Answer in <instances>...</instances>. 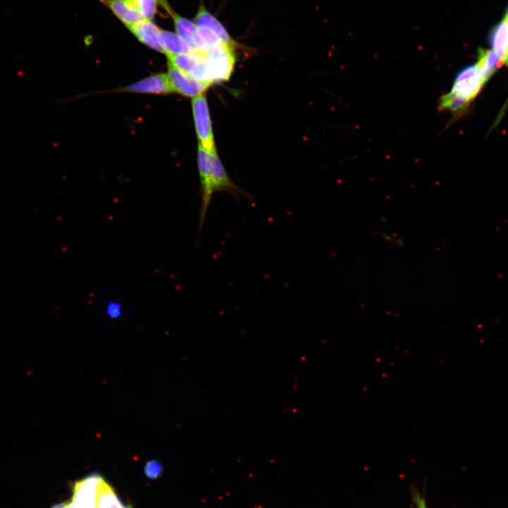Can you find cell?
Masks as SVG:
<instances>
[{
    "mask_svg": "<svg viewBox=\"0 0 508 508\" xmlns=\"http://www.w3.org/2000/svg\"><path fill=\"white\" fill-rule=\"evenodd\" d=\"M486 81L476 65L461 69L456 75L451 90L440 97L439 111L451 112L452 119L462 116Z\"/></svg>",
    "mask_w": 508,
    "mask_h": 508,
    "instance_id": "obj_1",
    "label": "cell"
},
{
    "mask_svg": "<svg viewBox=\"0 0 508 508\" xmlns=\"http://www.w3.org/2000/svg\"><path fill=\"white\" fill-rule=\"evenodd\" d=\"M168 63L177 67L191 78L209 84L213 83L207 56L201 52L168 54Z\"/></svg>",
    "mask_w": 508,
    "mask_h": 508,
    "instance_id": "obj_2",
    "label": "cell"
},
{
    "mask_svg": "<svg viewBox=\"0 0 508 508\" xmlns=\"http://www.w3.org/2000/svg\"><path fill=\"white\" fill-rule=\"evenodd\" d=\"M192 110L199 145L210 154L217 152L210 111L205 95L193 98Z\"/></svg>",
    "mask_w": 508,
    "mask_h": 508,
    "instance_id": "obj_3",
    "label": "cell"
},
{
    "mask_svg": "<svg viewBox=\"0 0 508 508\" xmlns=\"http://www.w3.org/2000/svg\"><path fill=\"white\" fill-rule=\"evenodd\" d=\"M198 166L199 169L202 201L198 218V238L205 223L214 190L212 187L210 153L199 145L198 151Z\"/></svg>",
    "mask_w": 508,
    "mask_h": 508,
    "instance_id": "obj_4",
    "label": "cell"
},
{
    "mask_svg": "<svg viewBox=\"0 0 508 508\" xmlns=\"http://www.w3.org/2000/svg\"><path fill=\"white\" fill-rule=\"evenodd\" d=\"M103 478L97 473L75 483L72 500L66 508H97L98 488Z\"/></svg>",
    "mask_w": 508,
    "mask_h": 508,
    "instance_id": "obj_5",
    "label": "cell"
},
{
    "mask_svg": "<svg viewBox=\"0 0 508 508\" xmlns=\"http://www.w3.org/2000/svg\"><path fill=\"white\" fill-rule=\"evenodd\" d=\"M234 49L228 46L211 48L205 52L207 56L213 83L229 79L236 62Z\"/></svg>",
    "mask_w": 508,
    "mask_h": 508,
    "instance_id": "obj_6",
    "label": "cell"
},
{
    "mask_svg": "<svg viewBox=\"0 0 508 508\" xmlns=\"http://www.w3.org/2000/svg\"><path fill=\"white\" fill-rule=\"evenodd\" d=\"M167 76L173 92L188 97H196L203 94L210 84L198 81L168 63Z\"/></svg>",
    "mask_w": 508,
    "mask_h": 508,
    "instance_id": "obj_7",
    "label": "cell"
},
{
    "mask_svg": "<svg viewBox=\"0 0 508 508\" xmlns=\"http://www.w3.org/2000/svg\"><path fill=\"white\" fill-rule=\"evenodd\" d=\"M193 23L198 28H206L215 33L222 42L226 46L233 49L238 47L236 42L229 35L222 23L205 8L200 1Z\"/></svg>",
    "mask_w": 508,
    "mask_h": 508,
    "instance_id": "obj_8",
    "label": "cell"
},
{
    "mask_svg": "<svg viewBox=\"0 0 508 508\" xmlns=\"http://www.w3.org/2000/svg\"><path fill=\"white\" fill-rule=\"evenodd\" d=\"M210 155L214 193L217 191H226L236 198L238 197L239 194L243 193L250 199L249 195L242 192V190L230 179L223 164L219 160L217 152L212 154L210 153Z\"/></svg>",
    "mask_w": 508,
    "mask_h": 508,
    "instance_id": "obj_9",
    "label": "cell"
},
{
    "mask_svg": "<svg viewBox=\"0 0 508 508\" xmlns=\"http://www.w3.org/2000/svg\"><path fill=\"white\" fill-rule=\"evenodd\" d=\"M128 29L143 20V15L128 0H99Z\"/></svg>",
    "mask_w": 508,
    "mask_h": 508,
    "instance_id": "obj_10",
    "label": "cell"
},
{
    "mask_svg": "<svg viewBox=\"0 0 508 508\" xmlns=\"http://www.w3.org/2000/svg\"><path fill=\"white\" fill-rule=\"evenodd\" d=\"M126 91L141 93L168 94L173 92L167 74L150 75L125 88Z\"/></svg>",
    "mask_w": 508,
    "mask_h": 508,
    "instance_id": "obj_11",
    "label": "cell"
},
{
    "mask_svg": "<svg viewBox=\"0 0 508 508\" xmlns=\"http://www.w3.org/2000/svg\"><path fill=\"white\" fill-rule=\"evenodd\" d=\"M128 30L143 44L164 53L158 40L160 28L152 20H145L133 25Z\"/></svg>",
    "mask_w": 508,
    "mask_h": 508,
    "instance_id": "obj_12",
    "label": "cell"
},
{
    "mask_svg": "<svg viewBox=\"0 0 508 508\" xmlns=\"http://www.w3.org/2000/svg\"><path fill=\"white\" fill-rule=\"evenodd\" d=\"M158 40L164 53L167 55L195 52L190 44L176 32L160 29Z\"/></svg>",
    "mask_w": 508,
    "mask_h": 508,
    "instance_id": "obj_13",
    "label": "cell"
},
{
    "mask_svg": "<svg viewBox=\"0 0 508 508\" xmlns=\"http://www.w3.org/2000/svg\"><path fill=\"white\" fill-rule=\"evenodd\" d=\"M490 43L500 61L504 64L508 54V12L503 20L492 29Z\"/></svg>",
    "mask_w": 508,
    "mask_h": 508,
    "instance_id": "obj_14",
    "label": "cell"
},
{
    "mask_svg": "<svg viewBox=\"0 0 508 508\" xmlns=\"http://www.w3.org/2000/svg\"><path fill=\"white\" fill-rule=\"evenodd\" d=\"M488 80L503 64L493 50L479 49L478 59L475 64Z\"/></svg>",
    "mask_w": 508,
    "mask_h": 508,
    "instance_id": "obj_15",
    "label": "cell"
},
{
    "mask_svg": "<svg viewBox=\"0 0 508 508\" xmlns=\"http://www.w3.org/2000/svg\"><path fill=\"white\" fill-rule=\"evenodd\" d=\"M97 508H130L124 504L112 488L102 479L99 483Z\"/></svg>",
    "mask_w": 508,
    "mask_h": 508,
    "instance_id": "obj_16",
    "label": "cell"
},
{
    "mask_svg": "<svg viewBox=\"0 0 508 508\" xmlns=\"http://www.w3.org/2000/svg\"><path fill=\"white\" fill-rule=\"evenodd\" d=\"M170 16L174 21L176 32L183 38L197 52L194 47L195 35L197 30L195 24L193 20L179 15L174 11Z\"/></svg>",
    "mask_w": 508,
    "mask_h": 508,
    "instance_id": "obj_17",
    "label": "cell"
},
{
    "mask_svg": "<svg viewBox=\"0 0 508 508\" xmlns=\"http://www.w3.org/2000/svg\"><path fill=\"white\" fill-rule=\"evenodd\" d=\"M143 15L145 20H152L157 13L158 3L156 0H128Z\"/></svg>",
    "mask_w": 508,
    "mask_h": 508,
    "instance_id": "obj_18",
    "label": "cell"
},
{
    "mask_svg": "<svg viewBox=\"0 0 508 508\" xmlns=\"http://www.w3.org/2000/svg\"><path fill=\"white\" fill-rule=\"evenodd\" d=\"M163 472V466L160 462L157 460L152 459L146 462L144 466V473L145 476L151 480L159 478Z\"/></svg>",
    "mask_w": 508,
    "mask_h": 508,
    "instance_id": "obj_19",
    "label": "cell"
},
{
    "mask_svg": "<svg viewBox=\"0 0 508 508\" xmlns=\"http://www.w3.org/2000/svg\"><path fill=\"white\" fill-rule=\"evenodd\" d=\"M378 235L383 241L390 245H393L397 247H402L404 245L402 239L399 237L396 236L395 235L385 233L384 231L378 232Z\"/></svg>",
    "mask_w": 508,
    "mask_h": 508,
    "instance_id": "obj_20",
    "label": "cell"
},
{
    "mask_svg": "<svg viewBox=\"0 0 508 508\" xmlns=\"http://www.w3.org/2000/svg\"><path fill=\"white\" fill-rule=\"evenodd\" d=\"M159 6H161L166 12L170 16L174 11L172 8L170 6L167 0H156Z\"/></svg>",
    "mask_w": 508,
    "mask_h": 508,
    "instance_id": "obj_21",
    "label": "cell"
},
{
    "mask_svg": "<svg viewBox=\"0 0 508 508\" xmlns=\"http://www.w3.org/2000/svg\"><path fill=\"white\" fill-rule=\"evenodd\" d=\"M119 312L120 310L117 308L116 305L113 304V306H111L109 308V313L113 318L117 317L119 315Z\"/></svg>",
    "mask_w": 508,
    "mask_h": 508,
    "instance_id": "obj_22",
    "label": "cell"
},
{
    "mask_svg": "<svg viewBox=\"0 0 508 508\" xmlns=\"http://www.w3.org/2000/svg\"><path fill=\"white\" fill-rule=\"evenodd\" d=\"M418 508H427L425 500L418 495L416 497Z\"/></svg>",
    "mask_w": 508,
    "mask_h": 508,
    "instance_id": "obj_23",
    "label": "cell"
},
{
    "mask_svg": "<svg viewBox=\"0 0 508 508\" xmlns=\"http://www.w3.org/2000/svg\"><path fill=\"white\" fill-rule=\"evenodd\" d=\"M67 502H61L59 504H56L54 506H52L51 508H66Z\"/></svg>",
    "mask_w": 508,
    "mask_h": 508,
    "instance_id": "obj_24",
    "label": "cell"
},
{
    "mask_svg": "<svg viewBox=\"0 0 508 508\" xmlns=\"http://www.w3.org/2000/svg\"><path fill=\"white\" fill-rule=\"evenodd\" d=\"M505 64L508 66V54H507V59H506Z\"/></svg>",
    "mask_w": 508,
    "mask_h": 508,
    "instance_id": "obj_25",
    "label": "cell"
}]
</instances>
